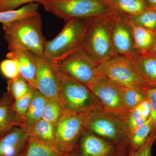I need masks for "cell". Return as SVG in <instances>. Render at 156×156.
<instances>
[{
	"mask_svg": "<svg viewBox=\"0 0 156 156\" xmlns=\"http://www.w3.org/2000/svg\"><path fill=\"white\" fill-rule=\"evenodd\" d=\"M116 12L90 18L81 49L97 63L107 61L116 55L112 40Z\"/></svg>",
	"mask_w": 156,
	"mask_h": 156,
	"instance_id": "obj_1",
	"label": "cell"
},
{
	"mask_svg": "<svg viewBox=\"0 0 156 156\" xmlns=\"http://www.w3.org/2000/svg\"><path fill=\"white\" fill-rule=\"evenodd\" d=\"M43 20L39 12L27 18L3 25L4 36L9 51L28 50L38 56H44L46 40L42 32Z\"/></svg>",
	"mask_w": 156,
	"mask_h": 156,
	"instance_id": "obj_2",
	"label": "cell"
},
{
	"mask_svg": "<svg viewBox=\"0 0 156 156\" xmlns=\"http://www.w3.org/2000/svg\"><path fill=\"white\" fill-rule=\"evenodd\" d=\"M90 18H72L65 21L64 27L54 38L45 41L44 56L57 64L81 49Z\"/></svg>",
	"mask_w": 156,
	"mask_h": 156,
	"instance_id": "obj_3",
	"label": "cell"
},
{
	"mask_svg": "<svg viewBox=\"0 0 156 156\" xmlns=\"http://www.w3.org/2000/svg\"><path fill=\"white\" fill-rule=\"evenodd\" d=\"M128 115H120L103 109L88 113L85 131L110 141L119 147L129 145Z\"/></svg>",
	"mask_w": 156,
	"mask_h": 156,
	"instance_id": "obj_4",
	"label": "cell"
},
{
	"mask_svg": "<svg viewBox=\"0 0 156 156\" xmlns=\"http://www.w3.org/2000/svg\"><path fill=\"white\" fill-rule=\"evenodd\" d=\"M54 67L59 83L58 99L64 110L89 113L103 109L89 87L69 77Z\"/></svg>",
	"mask_w": 156,
	"mask_h": 156,
	"instance_id": "obj_5",
	"label": "cell"
},
{
	"mask_svg": "<svg viewBox=\"0 0 156 156\" xmlns=\"http://www.w3.org/2000/svg\"><path fill=\"white\" fill-rule=\"evenodd\" d=\"M39 4L65 21L72 18H93L112 12L103 0H44Z\"/></svg>",
	"mask_w": 156,
	"mask_h": 156,
	"instance_id": "obj_6",
	"label": "cell"
},
{
	"mask_svg": "<svg viewBox=\"0 0 156 156\" xmlns=\"http://www.w3.org/2000/svg\"><path fill=\"white\" fill-rule=\"evenodd\" d=\"M88 113L64 110L56 126L55 145L66 154L76 152L81 135L85 131Z\"/></svg>",
	"mask_w": 156,
	"mask_h": 156,
	"instance_id": "obj_7",
	"label": "cell"
},
{
	"mask_svg": "<svg viewBox=\"0 0 156 156\" xmlns=\"http://www.w3.org/2000/svg\"><path fill=\"white\" fill-rule=\"evenodd\" d=\"M98 69L101 76L120 87L138 89L145 87L131 58L128 56L117 54L99 64Z\"/></svg>",
	"mask_w": 156,
	"mask_h": 156,
	"instance_id": "obj_8",
	"label": "cell"
},
{
	"mask_svg": "<svg viewBox=\"0 0 156 156\" xmlns=\"http://www.w3.org/2000/svg\"><path fill=\"white\" fill-rule=\"evenodd\" d=\"M53 64L65 74L86 85L94 83L102 76L98 71L99 63L81 49L57 64Z\"/></svg>",
	"mask_w": 156,
	"mask_h": 156,
	"instance_id": "obj_9",
	"label": "cell"
},
{
	"mask_svg": "<svg viewBox=\"0 0 156 156\" xmlns=\"http://www.w3.org/2000/svg\"><path fill=\"white\" fill-rule=\"evenodd\" d=\"M86 86L97 97L103 109L116 115H128L129 112L124 105L121 87L104 76Z\"/></svg>",
	"mask_w": 156,
	"mask_h": 156,
	"instance_id": "obj_10",
	"label": "cell"
},
{
	"mask_svg": "<svg viewBox=\"0 0 156 156\" xmlns=\"http://www.w3.org/2000/svg\"><path fill=\"white\" fill-rule=\"evenodd\" d=\"M36 62L35 89L47 99L58 98L59 83L54 65L44 56L36 55Z\"/></svg>",
	"mask_w": 156,
	"mask_h": 156,
	"instance_id": "obj_11",
	"label": "cell"
},
{
	"mask_svg": "<svg viewBox=\"0 0 156 156\" xmlns=\"http://www.w3.org/2000/svg\"><path fill=\"white\" fill-rule=\"evenodd\" d=\"M112 40L117 54L128 57L138 54L134 48L131 27L127 16L117 13Z\"/></svg>",
	"mask_w": 156,
	"mask_h": 156,
	"instance_id": "obj_12",
	"label": "cell"
},
{
	"mask_svg": "<svg viewBox=\"0 0 156 156\" xmlns=\"http://www.w3.org/2000/svg\"><path fill=\"white\" fill-rule=\"evenodd\" d=\"M122 147L85 130L76 152L79 156H113Z\"/></svg>",
	"mask_w": 156,
	"mask_h": 156,
	"instance_id": "obj_13",
	"label": "cell"
},
{
	"mask_svg": "<svg viewBox=\"0 0 156 156\" xmlns=\"http://www.w3.org/2000/svg\"><path fill=\"white\" fill-rule=\"evenodd\" d=\"M30 135L20 126H14L0 138V156H22Z\"/></svg>",
	"mask_w": 156,
	"mask_h": 156,
	"instance_id": "obj_14",
	"label": "cell"
},
{
	"mask_svg": "<svg viewBox=\"0 0 156 156\" xmlns=\"http://www.w3.org/2000/svg\"><path fill=\"white\" fill-rule=\"evenodd\" d=\"M7 58L16 60L19 66L20 76L23 78L31 87L35 89L36 62V55L28 50H10L6 54Z\"/></svg>",
	"mask_w": 156,
	"mask_h": 156,
	"instance_id": "obj_15",
	"label": "cell"
},
{
	"mask_svg": "<svg viewBox=\"0 0 156 156\" xmlns=\"http://www.w3.org/2000/svg\"><path fill=\"white\" fill-rule=\"evenodd\" d=\"M145 87H156V56L149 52L129 57Z\"/></svg>",
	"mask_w": 156,
	"mask_h": 156,
	"instance_id": "obj_16",
	"label": "cell"
},
{
	"mask_svg": "<svg viewBox=\"0 0 156 156\" xmlns=\"http://www.w3.org/2000/svg\"><path fill=\"white\" fill-rule=\"evenodd\" d=\"M14 100L8 92L0 98V138L14 126H21L13 107Z\"/></svg>",
	"mask_w": 156,
	"mask_h": 156,
	"instance_id": "obj_17",
	"label": "cell"
},
{
	"mask_svg": "<svg viewBox=\"0 0 156 156\" xmlns=\"http://www.w3.org/2000/svg\"><path fill=\"white\" fill-rule=\"evenodd\" d=\"M128 17L131 26L134 48L138 53L151 52L156 40V34L149 30L137 25Z\"/></svg>",
	"mask_w": 156,
	"mask_h": 156,
	"instance_id": "obj_18",
	"label": "cell"
},
{
	"mask_svg": "<svg viewBox=\"0 0 156 156\" xmlns=\"http://www.w3.org/2000/svg\"><path fill=\"white\" fill-rule=\"evenodd\" d=\"M110 11L128 17L143 12L149 5L145 0H103Z\"/></svg>",
	"mask_w": 156,
	"mask_h": 156,
	"instance_id": "obj_19",
	"label": "cell"
},
{
	"mask_svg": "<svg viewBox=\"0 0 156 156\" xmlns=\"http://www.w3.org/2000/svg\"><path fill=\"white\" fill-rule=\"evenodd\" d=\"M47 100V98L36 89H34L30 106L20 126L29 134L35 123L42 119V114Z\"/></svg>",
	"mask_w": 156,
	"mask_h": 156,
	"instance_id": "obj_20",
	"label": "cell"
},
{
	"mask_svg": "<svg viewBox=\"0 0 156 156\" xmlns=\"http://www.w3.org/2000/svg\"><path fill=\"white\" fill-rule=\"evenodd\" d=\"M40 4L29 3L19 9L0 11V23L3 25H8L17 20L24 19L38 12Z\"/></svg>",
	"mask_w": 156,
	"mask_h": 156,
	"instance_id": "obj_21",
	"label": "cell"
},
{
	"mask_svg": "<svg viewBox=\"0 0 156 156\" xmlns=\"http://www.w3.org/2000/svg\"><path fill=\"white\" fill-rule=\"evenodd\" d=\"M62 153L54 145L48 144L30 136L22 156H68Z\"/></svg>",
	"mask_w": 156,
	"mask_h": 156,
	"instance_id": "obj_22",
	"label": "cell"
},
{
	"mask_svg": "<svg viewBox=\"0 0 156 156\" xmlns=\"http://www.w3.org/2000/svg\"><path fill=\"white\" fill-rule=\"evenodd\" d=\"M152 123L149 119L142 126L135 128L129 133V152L139 149L148 141L153 132Z\"/></svg>",
	"mask_w": 156,
	"mask_h": 156,
	"instance_id": "obj_23",
	"label": "cell"
},
{
	"mask_svg": "<svg viewBox=\"0 0 156 156\" xmlns=\"http://www.w3.org/2000/svg\"><path fill=\"white\" fill-rule=\"evenodd\" d=\"M55 133L56 126L41 119L34 125L29 134L40 141L55 146Z\"/></svg>",
	"mask_w": 156,
	"mask_h": 156,
	"instance_id": "obj_24",
	"label": "cell"
},
{
	"mask_svg": "<svg viewBox=\"0 0 156 156\" xmlns=\"http://www.w3.org/2000/svg\"><path fill=\"white\" fill-rule=\"evenodd\" d=\"M124 105L126 110L131 111L147 98L144 89L121 87Z\"/></svg>",
	"mask_w": 156,
	"mask_h": 156,
	"instance_id": "obj_25",
	"label": "cell"
},
{
	"mask_svg": "<svg viewBox=\"0 0 156 156\" xmlns=\"http://www.w3.org/2000/svg\"><path fill=\"white\" fill-rule=\"evenodd\" d=\"M64 109L58 98L48 99L42 119L56 126L63 114Z\"/></svg>",
	"mask_w": 156,
	"mask_h": 156,
	"instance_id": "obj_26",
	"label": "cell"
},
{
	"mask_svg": "<svg viewBox=\"0 0 156 156\" xmlns=\"http://www.w3.org/2000/svg\"><path fill=\"white\" fill-rule=\"evenodd\" d=\"M129 17L137 25L156 34V6L149 5L147 9L142 13L136 16Z\"/></svg>",
	"mask_w": 156,
	"mask_h": 156,
	"instance_id": "obj_27",
	"label": "cell"
},
{
	"mask_svg": "<svg viewBox=\"0 0 156 156\" xmlns=\"http://www.w3.org/2000/svg\"><path fill=\"white\" fill-rule=\"evenodd\" d=\"M32 87L29 84L20 76L9 80L7 82V92L17 100L27 94Z\"/></svg>",
	"mask_w": 156,
	"mask_h": 156,
	"instance_id": "obj_28",
	"label": "cell"
},
{
	"mask_svg": "<svg viewBox=\"0 0 156 156\" xmlns=\"http://www.w3.org/2000/svg\"><path fill=\"white\" fill-rule=\"evenodd\" d=\"M34 89L32 87L27 94L19 99L14 100L13 104L14 111L21 123V126L30 106Z\"/></svg>",
	"mask_w": 156,
	"mask_h": 156,
	"instance_id": "obj_29",
	"label": "cell"
},
{
	"mask_svg": "<svg viewBox=\"0 0 156 156\" xmlns=\"http://www.w3.org/2000/svg\"><path fill=\"white\" fill-rule=\"evenodd\" d=\"M0 71L3 75L9 80L20 76L19 66L16 60L7 58L0 63Z\"/></svg>",
	"mask_w": 156,
	"mask_h": 156,
	"instance_id": "obj_30",
	"label": "cell"
},
{
	"mask_svg": "<svg viewBox=\"0 0 156 156\" xmlns=\"http://www.w3.org/2000/svg\"><path fill=\"white\" fill-rule=\"evenodd\" d=\"M147 121L143 116L139 108L136 106L128 113L127 121L129 132L142 126Z\"/></svg>",
	"mask_w": 156,
	"mask_h": 156,
	"instance_id": "obj_31",
	"label": "cell"
},
{
	"mask_svg": "<svg viewBox=\"0 0 156 156\" xmlns=\"http://www.w3.org/2000/svg\"><path fill=\"white\" fill-rule=\"evenodd\" d=\"M144 89L151 105V113L149 119L152 123L153 129L152 134L154 136L156 133V87H146Z\"/></svg>",
	"mask_w": 156,
	"mask_h": 156,
	"instance_id": "obj_32",
	"label": "cell"
},
{
	"mask_svg": "<svg viewBox=\"0 0 156 156\" xmlns=\"http://www.w3.org/2000/svg\"><path fill=\"white\" fill-rule=\"evenodd\" d=\"M44 0H0V11L15 10L29 3H40Z\"/></svg>",
	"mask_w": 156,
	"mask_h": 156,
	"instance_id": "obj_33",
	"label": "cell"
},
{
	"mask_svg": "<svg viewBox=\"0 0 156 156\" xmlns=\"http://www.w3.org/2000/svg\"><path fill=\"white\" fill-rule=\"evenodd\" d=\"M155 141L153 136H151L148 141L139 149L134 151H129L128 156H152V147Z\"/></svg>",
	"mask_w": 156,
	"mask_h": 156,
	"instance_id": "obj_34",
	"label": "cell"
},
{
	"mask_svg": "<svg viewBox=\"0 0 156 156\" xmlns=\"http://www.w3.org/2000/svg\"><path fill=\"white\" fill-rule=\"evenodd\" d=\"M143 116L147 120L149 119L151 113V105L148 98H147L137 106Z\"/></svg>",
	"mask_w": 156,
	"mask_h": 156,
	"instance_id": "obj_35",
	"label": "cell"
},
{
	"mask_svg": "<svg viewBox=\"0 0 156 156\" xmlns=\"http://www.w3.org/2000/svg\"><path fill=\"white\" fill-rule=\"evenodd\" d=\"M129 150L128 147H125L120 148L116 154L113 156H128Z\"/></svg>",
	"mask_w": 156,
	"mask_h": 156,
	"instance_id": "obj_36",
	"label": "cell"
},
{
	"mask_svg": "<svg viewBox=\"0 0 156 156\" xmlns=\"http://www.w3.org/2000/svg\"><path fill=\"white\" fill-rule=\"evenodd\" d=\"M145 1L149 5L156 7V0H145Z\"/></svg>",
	"mask_w": 156,
	"mask_h": 156,
	"instance_id": "obj_37",
	"label": "cell"
},
{
	"mask_svg": "<svg viewBox=\"0 0 156 156\" xmlns=\"http://www.w3.org/2000/svg\"><path fill=\"white\" fill-rule=\"evenodd\" d=\"M151 53H153L154 55H156V40L155 41V43L154 45V46L152 50L151 51Z\"/></svg>",
	"mask_w": 156,
	"mask_h": 156,
	"instance_id": "obj_38",
	"label": "cell"
},
{
	"mask_svg": "<svg viewBox=\"0 0 156 156\" xmlns=\"http://www.w3.org/2000/svg\"><path fill=\"white\" fill-rule=\"evenodd\" d=\"M68 156H79L78 155V154L76 152H75L74 153H73L72 154H71L69 155Z\"/></svg>",
	"mask_w": 156,
	"mask_h": 156,
	"instance_id": "obj_39",
	"label": "cell"
}]
</instances>
